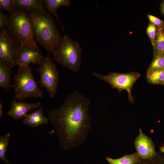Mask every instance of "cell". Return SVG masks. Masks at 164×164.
<instances>
[{"instance_id": "d4e9b609", "label": "cell", "mask_w": 164, "mask_h": 164, "mask_svg": "<svg viewBox=\"0 0 164 164\" xmlns=\"http://www.w3.org/2000/svg\"><path fill=\"white\" fill-rule=\"evenodd\" d=\"M148 160V161L142 162V164H164V159L161 158L158 159H155L154 158Z\"/></svg>"}, {"instance_id": "83f0119b", "label": "cell", "mask_w": 164, "mask_h": 164, "mask_svg": "<svg viewBox=\"0 0 164 164\" xmlns=\"http://www.w3.org/2000/svg\"><path fill=\"white\" fill-rule=\"evenodd\" d=\"M162 85H164V81Z\"/></svg>"}, {"instance_id": "30bf717a", "label": "cell", "mask_w": 164, "mask_h": 164, "mask_svg": "<svg viewBox=\"0 0 164 164\" xmlns=\"http://www.w3.org/2000/svg\"><path fill=\"white\" fill-rule=\"evenodd\" d=\"M135 145L137 153L141 159H151L157 155L151 139L144 134L141 128L135 140Z\"/></svg>"}, {"instance_id": "277c9868", "label": "cell", "mask_w": 164, "mask_h": 164, "mask_svg": "<svg viewBox=\"0 0 164 164\" xmlns=\"http://www.w3.org/2000/svg\"><path fill=\"white\" fill-rule=\"evenodd\" d=\"M20 45L32 48L38 47L35 39L32 25L27 11L15 9L10 15L7 27Z\"/></svg>"}, {"instance_id": "ba28073f", "label": "cell", "mask_w": 164, "mask_h": 164, "mask_svg": "<svg viewBox=\"0 0 164 164\" xmlns=\"http://www.w3.org/2000/svg\"><path fill=\"white\" fill-rule=\"evenodd\" d=\"M20 44L7 28L0 30V62L11 67L16 65Z\"/></svg>"}, {"instance_id": "7c38bea8", "label": "cell", "mask_w": 164, "mask_h": 164, "mask_svg": "<svg viewBox=\"0 0 164 164\" xmlns=\"http://www.w3.org/2000/svg\"><path fill=\"white\" fill-rule=\"evenodd\" d=\"M23 121L25 125L35 128L47 124L49 119L44 115L43 108L40 107L38 109L28 114Z\"/></svg>"}, {"instance_id": "7402d4cb", "label": "cell", "mask_w": 164, "mask_h": 164, "mask_svg": "<svg viewBox=\"0 0 164 164\" xmlns=\"http://www.w3.org/2000/svg\"><path fill=\"white\" fill-rule=\"evenodd\" d=\"M156 30V27L150 22L147 28L146 32L153 47L154 45Z\"/></svg>"}, {"instance_id": "4316f807", "label": "cell", "mask_w": 164, "mask_h": 164, "mask_svg": "<svg viewBox=\"0 0 164 164\" xmlns=\"http://www.w3.org/2000/svg\"><path fill=\"white\" fill-rule=\"evenodd\" d=\"M3 105L2 103L0 102V117L1 118L2 117V108Z\"/></svg>"}, {"instance_id": "4fadbf2b", "label": "cell", "mask_w": 164, "mask_h": 164, "mask_svg": "<svg viewBox=\"0 0 164 164\" xmlns=\"http://www.w3.org/2000/svg\"><path fill=\"white\" fill-rule=\"evenodd\" d=\"M45 8L48 12L55 17L60 25L62 29L64 31V29L60 22L59 15L57 13V10L61 7L66 6L69 7L71 3L70 0H42Z\"/></svg>"}, {"instance_id": "7a4b0ae2", "label": "cell", "mask_w": 164, "mask_h": 164, "mask_svg": "<svg viewBox=\"0 0 164 164\" xmlns=\"http://www.w3.org/2000/svg\"><path fill=\"white\" fill-rule=\"evenodd\" d=\"M27 11L32 22L36 42L49 53H52L60 45L62 39L53 17L45 8L33 9Z\"/></svg>"}, {"instance_id": "3957f363", "label": "cell", "mask_w": 164, "mask_h": 164, "mask_svg": "<svg viewBox=\"0 0 164 164\" xmlns=\"http://www.w3.org/2000/svg\"><path fill=\"white\" fill-rule=\"evenodd\" d=\"M83 49L79 42L65 35L60 45L53 50V59L59 65L77 72L81 67Z\"/></svg>"}, {"instance_id": "5b68a950", "label": "cell", "mask_w": 164, "mask_h": 164, "mask_svg": "<svg viewBox=\"0 0 164 164\" xmlns=\"http://www.w3.org/2000/svg\"><path fill=\"white\" fill-rule=\"evenodd\" d=\"M13 79L14 83L12 87L14 89L15 99L22 101L29 97H43V91L38 87L29 65L19 66Z\"/></svg>"}, {"instance_id": "2e32d148", "label": "cell", "mask_w": 164, "mask_h": 164, "mask_svg": "<svg viewBox=\"0 0 164 164\" xmlns=\"http://www.w3.org/2000/svg\"><path fill=\"white\" fill-rule=\"evenodd\" d=\"M106 159L109 164H135L140 163L142 160L137 152L125 155L118 159L107 157Z\"/></svg>"}, {"instance_id": "603a6c76", "label": "cell", "mask_w": 164, "mask_h": 164, "mask_svg": "<svg viewBox=\"0 0 164 164\" xmlns=\"http://www.w3.org/2000/svg\"><path fill=\"white\" fill-rule=\"evenodd\" d=\"M10 22V15L3 12L0 9V30L6 28Z\"/></svg>"}, {"instance_id": "ac0fdd59", "label": "cell", "mask_w": 164, "mask_h": 164, "mask_svg": "<svg viewBox=\"0 0 164 164\" xmlns=\"http://www.w3.org/2000/svg\"><path fill=\"white\" fill-rule=\"evenodd\" d=\"M146 78L147 82L150 84L162 85L164 81V69L146 72Z\"/></svg>"}, {"instance_id": "6da1fadb", "label": "cell", "mask_w": 164, "mask_h": 164, "mask_svg": "<svg viewBox=\"0 0 164 164\" xmlns=\"http://www.w3.org/2000/svg\"><path fill=\"white\" fill-rule=\"evenodd\" d=\"M91 99L77 91L66 97L62 104L50 110L48 119L54 128L63 151L84 142L91 129L88 111Z\"/></svg>"}, {"instance_id": "9a60e30c", "label": "cell", "mask_w": 164, "mask_h": 164, "mask_svg": "<svg viewBox=\"0 0 164 164\" xmlns=\"http://www.w3.org/2000/svg\"><path fill=\"white\" fill-rule=\"evenodd\" d=\"M12 68L0 62V87L7 90L12 87L10 83Z\"/></svg>"}, {"instance_id": "8fae6325", "label": "cell", "mask_w": 164, "mask_h": 164, "mask_svg": "<svg viewBox=\"0 0 164 164\" xmlns=\"http://www.w3.org/2000/svg\"><path fill=\"white\" fill-rule=\"evenodd\" d=\"M41 105V102L34 103H26L23 101H17L13 100L11 103V108L8 112V115L14 119L19 120L25 118L28 112L35 110Z\"/></svg>"}, {"instance_id": "e0dca14e", "label": "cell", "mask_w": 164, "mask_h": 164, "mask_svg": "<svg viewBox=\"0 0 164 164\" xmlns=\"http://www.w3.org/2000/svg\"><path fill=\"white\" fill-rule=\"evenodd\" d=\"M153 57L160 54H164V30L157 28L154 45L153 47Z\"/></svg>"}, {"instance_id": "d6986e66", "label": "cell", "mask_w": 164, "mask_h": 164, "mask_svg": "<svg viewBox=\"0 0 164 164\" xmlns=\"http://www.w3.org/2000/svg\"><path fill=\"white\" fill-rule=\"evenodd\" d=\"M9 133L0 137V159L7 164H11L6 159L5 154L9 146L10 137Z\"/></svg>"}, {"instance_id": "484cf974", "label": "cell", "mask_w": 164, "mask_h": 164, "mask_svg": "<svg viewBox=\"0 0 164 164\" xmlns=\"http://www.w3.org/2000/svg\"><path fill=\"white\" fill-rule=\"evenodd\" d=\"M159 9L161 14L164 15V0L162 1L160 5Z\"/></svg>"}, {"instance_id": "9c48e42d", "label": "cell", "mask_w": 164, "mask_h": 164, "mask_svg": "<svg viewBox=\"0 0 164 164\" xmlns=\"http://www.w3.org/2000/svg\"><path fill=\"white\" fill-rule=\"evenodd\" d=\"M43 58L38 47L32 48L20 45L17 53L16 65H29L30 63L39 65Z\"/></svg>"}, {"instance_id": "f1b7e54d", "label": "cell", "mask_w": 164, "mask_h": 164, "mask_svg": "<svg viewBox=\"0 0 164 164\" xmlns=\"http://www.w3.org/2000/svg\"><path fill=\"white\" fill-rule=\"evenodd\" d=\"M163 29H164V28H163Z\"/></svg>"}, {"instance_id": "8992f818", "label": "cell", "mask_w": 164, "mask_h": 164, "mask_svg": "<svg viewBox=\"0 0 164 164\" xmlns=\"http://www.w3.org/2000/svg\"><path fill=\"white\" fill-rule=\"evenodd\" d=\"M92 75L95 77L108 83L111 87L117 89L119 92L126 90L128 99L132 104L134 99L132 94V90L137 80L141 77L138 72L132 71L128 73L109 72L107 75H103L93 72Z\"/></svg>"}, {"instance_id": "52a82bcc", "label": "cell", "mask_w": 164, "mask_h": 164, "mask_svg": "<svg viewBox=\"0 0 164 164\" xmlns=\"http://www.w3.org/2000/svg\"><path fill=\"white\" fill-rule=\"evenodd\" d=\"M37 71L40 76V86L44 88L50 97L53 98L57 90L59 73L56 63L50 56V53L43 58L39 64Z\"/></svg>"}, {"instance_id": "ffe728a7", "label": "cell", "mask_w": 164, "mask_h": 164, "mask_svg": "<svg viewBox=\"0 0 164 164\" xmlns=\"http://www.w3.org/2000/svg\"><path fill=\"white\" fill-rule=\"evenodd\" d=\"M153 58L146 72L156 70L164 69V54L158 55Z\"/></svg>"}, {"instance_id": "5bb4252c", "label": "cell", "mask_w": 164, "mask_h": 164, "mask_svg": "<svg viewBox=\"0 0 164 164\" xmlns=\"http://www.w3.org/2000/svg\"><path fill=\"white\" fill-rule=\"evenodd\" d=\"M15 9L25 10L45 8L42 0H14Z\"/></svg>"}, {"instance_id": "44dd1931", "label": "cell", "mask_w": 164, "mask_h": 164, "mask_svg": "<svg viewBox=\"0 0 164 164\" xmlns=\"http://www.w3.org/2000/svg\"><path fill=\"white\" fill-rule=\"evenodd\" d=\"M15 9L14 0H0V9L6 10L10 14Z\"/></svg>"}, {"instance_id": "cb8c5ba5", "label": "cell", "mask_w": 164, "mask_h": 164, "mask_svg": "<svg viewBox=\"0 0 164 164\" xmlns=\"http://www.w3.org/2000/svg\"><path fill=\"white\" fill-rule=\"evenodd\" d=\"M147 17L150 22L155 26L157 28L163 29L164 27V22L158 18L150 14H148Z\"/></svg>"}]
</instances>
